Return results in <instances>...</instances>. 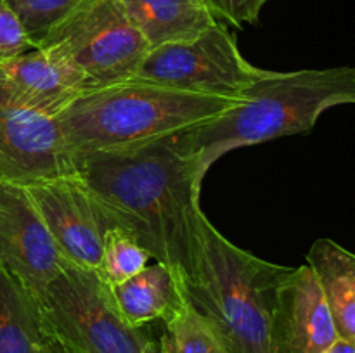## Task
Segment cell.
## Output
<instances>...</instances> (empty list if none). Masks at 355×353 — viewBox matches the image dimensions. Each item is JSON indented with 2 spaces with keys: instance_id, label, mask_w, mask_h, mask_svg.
<instances>
[{
  "instance_id": "52a82bcc",
  "label": "cell",
  "mask_w": 355,
  "mask_h": 353,
  "mask_svg": "<svg viewBox=\"0 0 355 353\" xmlns=\"http://www.w3.org/2000/svg\"><path fill=\"white\" fill-rule=\"evenodd\" d=\"M40 47H54L68 55L94 89L134 78L149 52L121 0H89Z\"/></svg>"
},
{
  "instance_id": "ba28073f",
  "label": "cell",
  "mask_w": 355,
  "mask_h": 353,
  "mask_svg": "<svg viewBox=\"0 0 355 353\" xmlns=\"http://www.w3.org/2000/svg\"><path fill=\"white\" fill-rule=\"evenodd\" d=\"M73 172L58 120L24 102L0 71V179L24 185Z\"/></svg>"
},
{
  "instance_id": "30bf717a",
  "label": "cell",
  "mask_w": 355,
  "mask_h": 353,
  "mask_svg": "<svg viewBox=\"0 0 355 353\" xmlns=\"http://www.w3.org/2000/svg\"><path fill=\"white\" fill-rule=\"evenodd\" d=\"M0 265L40 301L49 284L71 263L45 227L21 183L0 180Z\"/></svg>"
},
{
  "instance_id": "7a4b0ae2",
  "label": "cell",
  "mask_w": 355,
  "mask_h": 353,
  "mask_svg": "<svg viewBox=\"0 0 355 353\" xmlns=\"http://www.w3.org/2000/svg\"><path fill=\"white\" fill-rule=\"evenodd\" d=\"M355 106V66L277 73L267 69L229 109L180 132L203 173L232 149L309 134L324 111Z\"/></svg>"
},
{
  "instance_id": "d4e9b609",
  "label": "cell",
  "mask_w": 355,
  "mask_h": 353,
  "mask_svg": "<svg viewBox=\"0 0 355 353\" xmlns=\"http://www.w3.org/2000/svg\"><path fill=\"white\" fill-rule=\"evenodd\" d=\"M0 180H2V179H0Z\"/></svg>"
},
{
  "instance_id": "ac0fdd59",
  "label": "cell",
  "mask_w": 355,
  "mask_h": 353,
  "mask_svg": "<svg viewBox=\"0 0 355 353\" xmlns=\"http://www.w3.org/2000/svg\"><path fill=\"white\" fill-rule=\"evenodd\" d=\"M87 2L89 0H7L37 48Z\"/></svg>"
},
{
  "instance_id": "7c38bea8",
  "label": "cell",
  "mask_w": 355,
  "mask_h": 353,
  "mask_svg": "<svg viewBox=\"0 0 355 353\" xmlns=\"http://www.w3.org/2000/svg\"><path fill=\"white\" fill-rule=\"evenodd\" d=\"M0 71L24 102L52 118L94 89L85 73L54 47L33 48L0 62Z\"/></svg>"
},
{
  "instance_id": "603a6c76",
  "label": "cell",
  "mask_w": 355,
  "mask_h": 353,
  "mask_svg": "<svg viewBox=\"0 0 355 353\" xmlns=\"http://www.w3.org/2000/svg\"><path fill=\"white\" fill-rule=\"evenodd\" d=\"M146 353H172V352H170L168 345H166V341H165V338L162 336V338H159V341H155V339H153V341L149 343Z\"/></svg>"
},
{
  "instance_id": "5bb4252c",
  "label": "cell",
  "mask_w": 355,
  "mask_h": 353,
  "mask_svg": "<svg viewBox=\"0 0 355 353\" xmlns=\"http://www.w3.org/2000/svg\"><path fill=\"white\" fill-rule=\"evenodd\" d=\"M340 341L355 348V253L331 239H318L307 255Z\"/></svg>"
},
{
  "instance_id": "9c48e42d",
  "label": "cell",
  "mask_w": 355,
  "mask_h": 353,
  "mask_svg": "<svg viewBox=\"0 0 355 353\" xmlns=\"http://www.w3.org/2000/svg\"><path fill=\"white\" fill-rule=\"evenodd\" d=\"M31 203L71 265L99 270L104 234L116 227L76 172L24 183Z\"/></svg>"
},
{
  "instance_id": "2e32d148",
  "label": "cell",
  "mask_w": 355,
  "mask_h": 353,
  "mask_svg": "<svg viewBox=\"0 0 355 353\" xmlns=\"http://www.w3.org/2000/svg\"><path fill=\"white\" fill-rule=\"evenodd\" d=\"M45 338L38 300L0 265V353H40Z\"/></svg>"
},
{
  "instance_id": "9a60e30c",
  "label": "cell",
  "mask_w": 355,
  "mask_h": 353,
  "mask_svg": "<svg viewBox=\"0 0 355 353\" xmlns=\"http://www.w3.org/2000/svg\"><path fill=\"white\" fill-rule=\"evenodd\" d=\"M121 318L142 329L155 320H165L182 301L179 277L166 265H148L125 282L111 286Z\"/></svg>"
},
{
  "instance_id": "cb8c5ba5",
  "label": "cell",
  "mask_w": 355,
  "mask_h": 353,
  "mask_svg": "<svg viewBox=\"0 0 355 353\" xmlns=\"http://www.w3.org/2000/svg\"><path fill=\"white\" fill-rule=\"evenodd\" d=\"M324 353H355V348L354 346H350L349 343H345V341H336L335 345L331 346V348L328 350V352H324Z\"/></svg>"
},
{
  "instance_id": "ffe728a7",
  "label": "cell",
  "mask_w": 355,
  "mask_h": 353,
  "mask_svg": "<svg viewBox=\"0 0 355 353\" xmlns=\"http://www.w3.org/2000/svg\"><path fill=\"white\" fill-rule=\"evenodd\" d=\"M217 23L225 26L245 28L259 24L260 12L270 0H203Z\"/></svg>"
},
{
  "instance_id": "5b68a950",
  "label": "cell",
  "mask_w": 355,
  "mask_h": 353,
  "mask_svg": "<svg viewBox=\"0 0 355 353\" xmlns=\"http://www.w3.org/2000/svg\"><path fill=\"white\" fill-rule=\"evenodd\" d=\"M44 329L71 353H146L151 336L128 325L96 270L68 265L38 301Z\"/></svg>"
},
{
  "instance_id": "d6986e66",
  "label": "cell",
  "mask_w": 355,
  "mask_h": 353,
  "mask_svg": "<svg viewBox=\"0 0 355 353\" xmlns=\"http://www.w3.org/2000/svg\"><path fill=\"white\" fill-rule=\"evenodd\" d=\"M163 322L166 324L163 338L172 353H218L214 338L184 294L179 307Z\"/></svg>"
},
{
  "instance_id": "44dd1931",
  "label": "cell",
  "mask_w": 355,
  "mask_h": 353,
  "mask_svg": "<svg viewBox=\"0 0 355 353\" xmlns=\"http://www.w3.org/2000/svg\"><path fill=\"white\" fill-rule=\"evenodd\" d=\"M33 48L37 47L31 44L23 24L19 23L7 0H0V62L9 61Z\"/></svg>"
},
{
  "instance_id": "8fae6325",
  "label": "cell",
  "mask_w": 355,
  "mask_h": 353,
  "mask_svg": "<svg viewBox=\"0 0 355 353\" xmlns=\"http://www.w3.org/2000/svg\"><path fill=\"white\" fill-rule=\"evenodd\" d=\"M338 341L331 314L311 266H291L277 286L270 315L272 353H324Z\"/></svg>"
},
{
  "instance_id": "8992f818",
  "label": "cell",
  "mask_w": 355,
  "mask_h": 353,
  "mask_svg": "<svg viewBox=\"0 0 355 353\" xmlns=\"http://www.w3.org/2000/svg\"><path fill=\"white\" fill-rule=\"evenodd\" d=\"M266 71L243 57L225 24L215 23L194 40L151 48L134 78L200 96L239 99Z\"/></svg>"
},
{
  "instance_id": "e0dca14e",
  "label": "cell",
  "mask_w": 355,
  "mask_h": 353,
  "mask_svg": "<svg viewBox=\"0 0 355 353\" xmlns=\"http://www.w3.org/2000/svg\"><path fill=\"white\" fill-rule=\"evenodd\" d=\"M148 260H153L151 255L130 232L121 227H111L104 234L103 256L97 273L110 286H116L148 266Z\"/></svg>"
},
{
  "instance_id": "4fadbf2b",
  "label": "cell",
  "mask_w": 355,
  "mask_h": 353,
  "mask_svg": "<svg viewBox=\"0 0 355 353\" xmlns=\"http://www.w3.org/2000/svg\"><path fill=\"white\" fill-rule=\"evenodd\" d=\"M121 6L149 51L194 40L217 23L203 0H121Z\"/></svg>"
},
{
  "instance_id": "277c9868",
  "label": "cell",
  "mask_w": 355,
  "mask_h": 353,
  "mask_svg": "<svg viewBox=\"0 0 355 353\" xmlns=\"http://www.w3.org/2000/svg\"><path fill=\"white\" fill-rule=\"evenodd\" d=\"M234 100L128 78L87 90L55 120L73 154L113 151L180 134L222 114Z\"/></svg>"
},
{
  "instance_id": "3957f363",
  "label": "cell",
  "mask_w": 355,
  "mask_h": 353,
  "mask_svg": "<svg viewBox=\"0 0 355 353\" xmlns=\"http://www.w3.org/2000/svg\"><path fill=\"white\" fill-rule=\"evenodd\" d=\"M290 269L232 244L203 213L196 262L179 286L218 353H272L270 315L277 286Z\"/></svg>"
},
{
  "instance_id": "7402d4cb",
  "label": "cell",
  "mask_w": 355,
  "mask_h": 353,
  "mask_svg": "<svg viewBox=\"0 0 355 353\" xmlns=\"http://www.w3.org/2000/svg\"><path fill=\"white\" fill-rule=\"evenodd\" d=\"M40 353H71L69 350H66L64 346L61 345L59 341H55L54 338H45L44 345H42V350Z\"/></svg>"
},
{
  "instance_id": "6da1fadb",
  "label": "cell",
  "mask_w": 355,
  "mask_h": 353,
  "mask_svg": "<svg viewBox=\"0 0 355 353\" xmlns=\"http://www.w3.org/2000/svg\"><path fill=\"white\" fill-rule=\"evenodd\" d=\"M73 165L113 224L130 232L153 260L180 280L193 272L207 173L180 134L113 151L76 152Z\"/></svg>"
}]
</instances>
